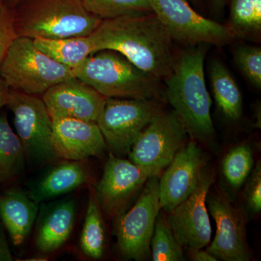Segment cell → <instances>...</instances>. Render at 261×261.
Listing matches in <instances>:
<instances>
[{
    "label": "cell",
    "instance_id": "6da1fadb",
    "mask_svg": "<svg viewBox=\"0 0 261 261\" xmlns=\"http://www.w3.org/2000/svg\"><path fill=\"white\" fill-rule=\"evenodd\" d=\"M89 37L93 53L118 51L159 80L172 72V39L153 13L102 20Z\"/></svg>",
    "mask_w": 261,
    "mask_h": 261
},
{
    "label": "cell",
    "instance_id": "7a4b0ae2",
    "mask_svg": "<svg viewBox=\"0 0 261 261\" xmlns=\"http://www.w3.org/2000/svg\"><path fill=\"white\" fill-rule=\"evenodd\" d=\"M205 55L204 45L185 51L166 78L168 102L189 135L202 141L211 140L215 132L211 115L212 101L204 74Z\"/></svg>",
    "mask_w": 261,
    "mask_h": 261
},
{
    "label": "cell",
    "instance_id": "3957f363",
    "mask_svg": "<svg viewBox=\"0 0 261 261\" xmlns=\"http://www.w3.org/2000/svg\"><path fill=\"white\" fill-rule=\"evenodd\" d=\"M13 13L18 37L33 39L86 37L102 20L82 0H20Z\"/></svg>",
    "mask_w": 261,
    "mask_h": 261
},
{
    "label": "cell",
    "instance_id": "277c9868",
    "mask_svg": "<svg viewBox=\"0 0 261 261\" xmlns=\"http://www.w3.org/2000/svg\"><path fill=\"white\" fill-rule=\"evenodd\" d=\"M72 70L75 78L107 98L155 99L160 96V80L118 51H98Z\"/></svg>",
    "mask_w": 261,
    "mask_h": 261
},
{
    "label": "cell",
    "instance_id": "5b68a950",
    "mask_svg": "<svg viewBox=\"0 0 261 261\" xmlns=\"http://www.w3.org/2000/svg\"><path fill=\"white\" fill-rule=\"evenodd\" d=\"M0 77L10 89L41 96L53 86L75 78L73 70L44 54L34 39L18 37L0 64Z\"/></svg>",
    "mask_w": 261,
    "mask_h": 261
},
{
    "label": "cell",
    "instance_id": "8992f818",
    "mask_svg": "<svg viewBox=\"0 0 261 261\" xmlns=\"http://www.w3.org/2000/svg\"><path fill=\"white\" fill-rule=\"evenodd\" d=\"M7 107L14 115L16 135L29 166L39 167L60 159L53 144V122L41 96L10 89Z\"/></svg>",
    "mask_w": 261,
    "mask_h": 261
},
{
    "label": "cell",
    "instance_id": "52a82bcc",
    "mask_svg": "<svg viewBox=\"0 0 261 261\" xmlns=\"http://www.w3.org/2000/svg\"><path fill=\"white\" fill-rule=\"evenodd\" d=\"M161 111L155 99L108 97L97 123L107 147L119 157L128 154L139 136Z\"/></svg>",
    "mask_w": 261,
    "mask_h": 261
},
{
    "label": "cell",
    "instance_id": "ba28073f",
    "mask_svg": "<svg viewBox=\"0 0 261 261\" xmlns=\"http://www.w3.org/2000/svg\"><path fill=\"white\" fill-rule=\"evenodd\" d=\"M161 209L159 176H152L135 205L116 218V246L125 259L140 261L150 256L151 239Z\"/></svg>",
    "mask_w": 261,
    "mask_h": 261
},
{
    "label": "cell",
    "instance_id": "9c48e42d",
    "mask_svg": "<svg viewBox=\"0 0 261 261\" xmlns=\"http://www.w3.org/2000/svg\"><path fill=\"white\" fill-rule=\"evenodd\" d=\"M187 130L175 112H163L146 127L132 145L130 161L159 176L185 145Z\"/></svg>",
    "mask_w": 261,
    "mask_h": 261
},
{
    "label": "cell",
    "instance_id": "30bf717a",
    "mask_svg": "<svg viewBox=\"0 0 261 261\" xmlns=\"http://www.w3.org/2000/svg\"><path fill=\"white\" fill-rule=\"evenodd\" d=\"M171 39L185 44L222 46L234 37L228 27L196 13L185 0H149Z\"/></svg>",
    "mask_w": 261,
    "mask_h": 261
},
{
    "label": "cell",
    "instance_id": "8fae6325",
    "mask_svg": "<svg viewBox=\"0 0 261 261\" xmlns=\"http://www.w3.org/2000/svg\"><path fill=\"white\" fill-rule=\"evenodd\" d=\"M150 177L143 168L111 152L94 191L103 214L116 219L126 212L130 201Z\"/></svg>",
    "mask_w": 261,
    "mask_h": 261
},
{
    "label": "cell",
    "instance_id": "7c38bea8",
    "mask_svg": "<svg viewBox=\"0 0 261 261\" xmlns=\"http://www.w3.org/2000/svg\"><path fill=\"white\" fill-rule=\"evenodd\" d=\"M206 202L216 225V235L206 251L218 260H250L252 255L247 241L243 211L221 194H207Z\"/></svg>",
    "mask_w": 261,
    "mask_h": 261
},
{
    "label": "cell",
    "instance_id": "4fadbf2b",
    "mask_svg": "<svg viewBox=\"0 0 261 261\" xmlns=\"http://www.w3.org/2000/svg\"><path fill=\"white\" fill-rule=\"evenodd\" d=\"M214 181L205 170L191 195L168 213L166 221L183 248L202 249L211 243L212 228L206 201Z\"/></svg>",
    "mask_w": 261,
    "mask_h": 261
},
{
    "label": "cell",
    "instance_id": "5bb4252c",
    "mask_svg": "<svg viewBox=\"0 0 261 261\" xmlns=\"http://www.w3.org/2000/svg\"><path fill=\"white\" fill-rule=\"evenodd\" d=\"M205 159L195 142L184 145L159 179L161 208L169 213L195 190L205 171Z\"/></svg>",
    "mask_w": 261,
    "mask_h": 261
},
{
    "label": "cell",
    "instance_id": "9a60e30c",
    "mask_svg": "<svg viewBox=\"0 0 261 261\" xmlns=\"http://www.w3.org/2000/svg\"><path fill=\"white\" fill-rule=\"evenodd\" d=\"M42 98L53 120L73 118L95 123L107 99L75 77L53 86Z\"/></svg>",
    "mask_w": 261,
    "mask_h": 261
},
{
    "label": "cell",
    "instance_id": "2e32d148",
    "mask_svg": "<svg viewBox=\"0 0 261 261\" xmlns=\"http://www.w3.org/2000/svg\"><path fill=\"white\" fill-rule=\"evenodd\" d=\"M53 122V144L60 159L86 161L102 157L107 145L97 123L73 118Z\"/></svg>",
    "mask_w": 261,
    "mask_h": 261
},
{
    "label": "cell",
    "instance_id": "e0dca14e",
    "mask_svg": "<svg viewBox=\"0 0 261 261\" xmlns=\"http://www.w3.org/2000/svg\"><path fill=\"white\" fill-rule=\"evenodd\" d=\"M41 204L36 221L34 245L41 253L50 254L61 248L73 231L76 216V200L67 197Z\"/></svg>",
    "mask_w": 261,
    "mask_h": 261
},
{
    "label": "cell",
    "instance_id": "ac0fdd59",
    "mask_svg": "<svg viewBox=\"0 0 261 261\" xmlns=\"http://www.w3.org/2000/svg\"><path fill=\"white\" fill-rule=\"evenodd\" d=\"M92 175L85 161H64L53 165L30 183L29 197L40 205L91 183Z\"/></svg>",
    "mask_w": 261,
    "mask_h": 261
},
{
    "label": "cell",
    "instance_id": "d6986e66",
    "mask_svg": "<svg viewBox=\"0 0 261 261\" xmlns=\"http://www.w3.org/2000/svg\"><path fill=\"white\" fill-rule=\"evenodd\" d=\"M39 210V204L20 189L13 187L0 193V221L15 246L29 238Z\"/></svg>",
    "mask_w": 261,
    "mask_h": 261
},
{
    "label": "cell",
    "instance_id": "ffe728a7",
    "mask_svg": "<svg viewBox=\"0 0 261 261\" xmlns=\"http://www.w3.org/2000/svg\"><path fill=\"white\" fill-rule=\"evenodd\" d=\"M27 163L20 139L10 127L7 115L0 112V186L20 177Z\"/></svg>",
    "mask_w": 261,
    "mask_h": 261
},
{
    "label": "cell",
    "instance_id": "44dd1931",
    "mask_svg": "<svg viewBox=\"0 0 261 261\" xmlns=\"http://www.w3.org/2000/svg\"><path fill=\"white\" fill-rule=\"evenodd\" d=\"M211 86L216 104L225 117L236 121L243 113V97L238 84L221 62L213 61L210 68Z\"/></svg>",
    "mask_w": 261,
    "mask_h": 261
},
{
    "label": "cell",
    "instance_id": "7402d4cb",
    "mask_svg": "<svg viewBox=\"0 0 261 261\" xmlns=\"http://www.w3.org/2000/svg\"><path fill=\"white\" fill-rule=\"evenodd\" d=\"M34 42L44 54L71 69L93 54V47L89 36L60 39L36 38Z\"/></svg>",
    "mask_w": 261,
    "mask_h": 261
},
{
    "label": "cell",
    "instance_id": "603a6c76",
    "mask_svg": "<svg viewBox=\"0 0 261 261\" xmlns=\"http://www.w3.org/2000/svg\"><path fill=\"white\" fill-rule=\"evenodd\" d=\"M106 233L102 212L94 193L91 192L80 236V247L90 258L100 259L106 249Z\"/></svg>",
    "mask_w": 261,
    "mask_h": 261
},
{
    "label": "cell",
    "instance_id": "cb8c5ba5",
    "mask_svg": "<svg viewBox=\"0 0 261 261\" xmlns=\"http://www.w3.org/2000/svg\"><path fill=\"white\" fill-rule=\"evenodd\" d=\"M228 27L234 37L258 34L261 30V0H232Z\"/></svg>",
    "mask_w": 261,
    "mask_h": 261
},
{
    "label": "cell",
    "instance_id": "d4e9b609",
    "mask_svg": "<svg viewBox=\"0 0 261 261\" xmlns=\"http://www.w3.org/2000/svg\"><path fill=\"white\" fill-rule=\"evenodd\" d=\"M89 13L102 20L153 13L149 0H82Z\"/></svg>",
    "mask_w": 261,
    "mask_h": 261
},
{
    "label": "cell",
    "instance_id": "484cf974",
    "mask_svg": "<svg viewBox=\"0 0 261 261\" xmlns=\"http://www.w3.org/2000/svg\"><path fill=\"white\" fill-rule=\"evenodd\" d=\"M151 256L154 261L185 260L183 247L175 238L167 221L159 214L154 224L150 243Z\"/></svg>",
    "mask_w": 261,
    "mask_h": 261
},
{
    "label": "cell",
    "instance_id": "4316f807",
    "mask_svg": "<svg viewBox=\"0 0 261 261\" xmlns=\"http://www.w3.org/2000/svg\"><path fill=\"white\" fill-rule=\"evenodd\" d=\"M253 154L250 146H238L228 152L222 161L225 178L233 188H240L253 168Z\"/></svg>",
    "mask_w": 261,
    "mask_h": 261
},
{
    "label": "cell",
    "instance_id": "83f0119b",
    "mask_svg": "<svg viewBox=\"0 0 261 261\" xmlns=\"http://www.w3.org/2000/svg\"><path fill=\"white\" fill-rule=\"evenodd\" d=\"M234 60L239 68L252 85L261 87V49L260 47L242 46L235 51Z\"/></svg>",
    "mask_w": 261,
    "mask_h": 261
},
{
    "label": "cell",
    "instance_id": "f1b7e54d",
    "mask_svg": "<svg viewBox=\"0 0 261 261\" xmlns=\"http://www.w3.org/2000/svg\"><path fill=\"white\" fill-rule=\"evenodd\" d=\"M17 37L13 9L3 3L0 5V64Z\"/></svg>",
    "mask_w": 261,
    "mask_h": 261
},
{
    "label": "cell",
    "instance_id": "f546056e",
    "mask_svg": "<svg viewBox=\"0 0 261 261\" xmlns=\"http://www.w3.org/2000/svg\"><path fill=\"white\" fill-rule=\"evenodd\" d=\"M246 202L250 210L257 214L261 210V164L260 161L252 170L246 187Z\"/></svg>",
    "mask_w": 261,
    "mask_h": 261
},
{
    "label": "cell",
    "instance_id": "4dcf8cb0",
    "mask_svg": "<svg viewBox=\"0 0 261 261\" xmlns=\"http://www.w3.org/2000/svg\"><path fill=\"white\" fill-rule=\"evenodd\" d=\"M13 260L14 259L5 234L4 226L0 221V261H13Z\"/></svg>",
    "mask_w": 261,
    "mask_h": 261
},
{
    "label": "cell",
    "instance_id": "1f68e13d",
    "mask_svg": "<svg viewBox=\"0 0 261 261\" xmlns=\"http://www.w3.org/2000/svg\"><path fill=\"white\" fill-rule=\"evenodd\" d=\"M190 252V257L192 260L195 261H217L218 259L214 255H211L208 252L204 251L202 249L197 250H191Z\"/></svg>",
    "mask_w": 261,
    "mask_h": 261
},
{
    "label": "cell",
    "instance_id": "d6a6232c",
    "mask_svg": "<svg viewBox=\"0 0 261 261\" xmlns=\"http://www.w3.org/2000/svg\"><path fill=\"white\" fill-rule=\"evenodd\" d=\"M10 89L4 80L0 77V111L2 108L7 106Z\"/></svg>",
    "mask_w": 261,
    "mask_h": 261
},
{
    "label": "cell",
    "instance_id": "836d02e7",
    "mask_svg": "<svg viewBox=\"0 0 261 261\" xmlns=\"http://www.w3.org/2000/svg\"><path fill=\"white\" fill-rule=\"evenodd\" d=\"M226 0H213V4L215 9L219 11L220 10L224 8Z\"/></svg>",
    "mask_w": 261,
    "mask_h": 261
},
{
    "label": "cell",
    "instance_id": "e575fe53",
    "mask_svg": "<svg viewBox=\"0 0 261 261\" xmlns=\"http://www.w3.org/2000/svg\"><path fill=\"white\" fill-rule=\"evenodd\" d=\"M20 0H4V3L7 6L13 9Z\"/></svg>",
    "mask_w": 261,
    "mask_h": 261
},
{
    "label": "cell",
    "instance_id": "d590c367",
    "mask_svg": "<svg viewBox=\"0 0 261 261\" xmlns=\"http://www.w3.org/2000/svg\"><path fill=\"white\" fill-rule=\"evenodd\" d=\"M3 3H4V0H0V5L3 4Z\"/></svg>",
    "mask_w": 261,
    "mask_h": 261
}]
</instances>
